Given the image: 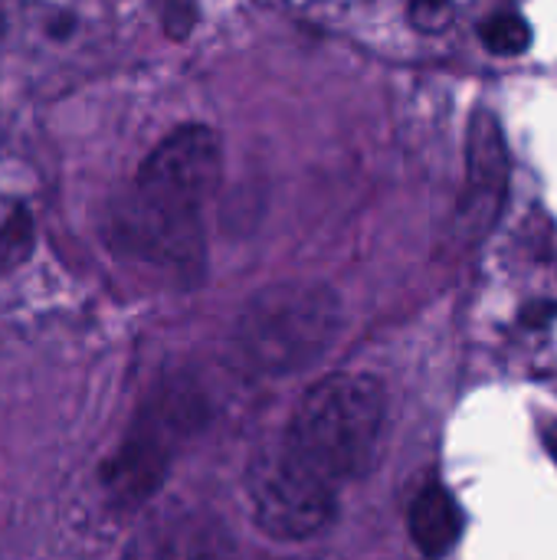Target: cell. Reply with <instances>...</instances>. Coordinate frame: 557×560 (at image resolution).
Returning <instances> with one entry per match:
<instances>
[{
	"label": "cell",
	"mask_w": 557,
	"mask_h": 560,
	"mask_svg": "<svg viewBox=\"0 0 557 560\" xmlns=\"http://www.w3.org/2000/svg\"><path fill=\"white\" fill-rule=\"evenodd\" d=\"M220 177L223 151L213 128L171 131L144 158L131 197L115 213V246L158 276L190 285L204 272V210Z\"/></svg>",
	"instance_id": "1"
},
{
	"label": "cell",
	"mask_w": 557,
	"mask_h": 560,
	"mask_svg": "<svg viewBox=\"0 0 557 560\" xmlns=\"http://www.w3.org/2000/svg\"><path fill=\"white\" fill-rule=\"evenodd\" d=\"M387 397L371 374H332L299 400L286 450L332 486L364 476L381 446Z\"/></svg>",
	"instance_id": "2"
},
{
	"label": "cell",
	"mask_w": 557,
	"mask_h": 560,
	"mask_svg": "<svg viewBox=\"0 0 557 560\" xmlns=\"http://www.w3.org/2000/svg\"><path fill=\"white\" fill-rule=\"evenodd\" d=\"M338 328L341 308L325 285L282 282L246 302L233 341L253 371L282 377L312 368L332 348Z\"/></svg>",
	"instance_id": "3"
},
{
	"label": "cell",
	"mask_w": 557,
	"mask_h": 560,
	"mask_svg": "<svg viewBox=\"0 0 557 560\" xmlns=\"http://www.w3.org/2000/svg\"><path fill=\"white\" fill-rule=\"evenodd\" d=\"M246 495L256 525L276 541H309L338 515L335 486L312 472L286 446L263 453L250 466Z\"/></svg>",
	"instance_id": "4"
},
{
	"label": "cell",
	"mask_w": 557,
	"mask_h": 560,
	"mask_svg": "<svg viewBox=\"0 0 557 560\" xmlns=\"http://www.w3.org/2000/svg\"><path fill=\"white\" fill-rule=\"evenodd\" d=\"M509 190V148L502 138V125L492 112L479 108L469 121L466 141V190L460 197V233L466 240H479L502 210Z\"/></svg>",
	"instance_id": "5"
},
{
	"label": "cell",
	"mask_w": 557,
	"mask_h": 560,
	"mask_svg": "<svg viewBox=\"0 0 557 560\" xmlns=\"http://www.w3.org/2000/svg\"><path fill=\"white\" fill-rule=\"evenodd\" d=\"M463 518H460V505L453 502V495L443 486H430L417 495V502L410 505V535L417 541V548L430 560L446 558L460 538Z\"/></svg>",
	"instance_id": "6"
},
{
	"label": "cell",
	"mask_w": 557,
	"mask_h": 560,
	"mask_svg": "<svg viewBox=\"0 0 557 560\" xmlns=\"http://www.w3.org/2000/svg\"><path fill=\"white\" fill-rule=\"evenodd\" d=\"M479 39L496 56H519L532 46V26L519 13H496V16L483 20Z\"/></svg>",
	"instance_id": "7"
},
{
	"label": "cell",
	"mask_w": 557,
	"mask_h": 560,
	"mask_svg": "<svg viewBox=\"0 0 557 560\" xmlns=\"http://www.w3.org/2000/svg\"><path fill=\"white\" fill-rule=\"evenodd\" d=\"M33 253V217L16 207L0 226V269H16Z\"/></svg>",
	"instance_id": "8"
},
{
	"label": "cell",
	"mask_w": 557,
	"mask_h": 560,
	"mask_svg": "<svg viewBox=\"0 0 557 560\" xmlns=\"http://www.w3.org/2000/svg\"><path fill=\"white\" fill-rule=\"evenodd\" d=\"M161 23L174 39H184L194 30V0H164Z\"/></svg>",
	"instance_id": "9"
},
{
	"label": "cell",
	"mask_w": 557,
	"mask_h": 560,
	"mask_svg": "<svg viewBox=\"0 0 557 560\" xmlns=\"http://www.w3.org/2000/svg\"><path fill=\"white\" fill-rule=\"evenodd\" d=\"M450 10V0H410V16L420 30H433Z\"/></svg>",
	"instance_id": "10"
},
{
	"label": "cell",
	"mask_w": 557,
	"mask_h": 560,
	"mask_svg": "<svg viewBox=\"0 0 557 560\" xmlns=\"http://www.w3.org/2000/svg\"><path fill=\"white\" fill-rule=\"evenodd\" d=\"M557 318V302H529L522 308V325L525 328H548Z\"/></svg>",
	"instance_id": "11"
},
{
	"label": "cell",
	"mask_w": 557,
	"mask_h": 560,
	"mask_svg": "<svg viewBox=\"0 0 557 560\" xmlns=\"http://www.w3.org/2000/svg\"><path fill=\"white\" fill-rule=\"evenodd\" d=\"M548 450H552V456L557 459V427H552V433H548Z\"/></svg>",
	"instance_id": "12"
}]
</instances>
